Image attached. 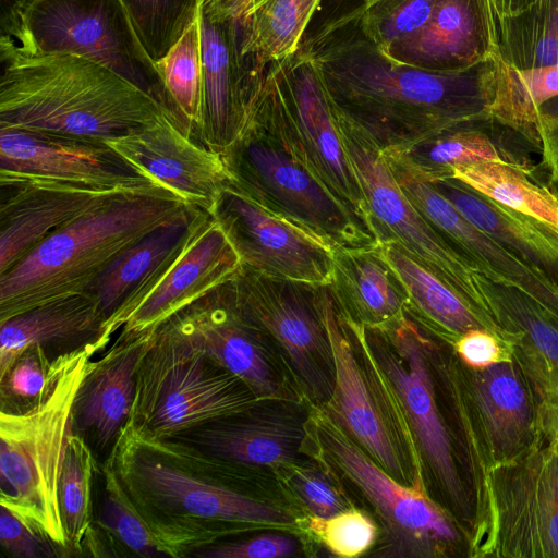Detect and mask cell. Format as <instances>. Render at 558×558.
Listing matches in <instances>:
<instances>
[{
	"label": "cell",
	"instance_id": "74e56055",
	"mask_svg": "<svg viewBox=\"0 0 558 558\" xmlns=\"http://www.w3.org/2000/svg\"><path fill=\"white\" fill-rule=\"evenodd\" d=\"M194 4L195 0H123L120 12L132 46L151 69L181 33Z\"/></svg>",
	"mask_w": 558,
	"mask_h": 558
},
{
	"label": "cell",
	"instance_id": "ee69618b",
	"mask_svg": "<svg viewBox=\"0 0 558 558\" xmlns=\"http://www.w3.org/2000/svg\"><path fill=\"white\" fill-rule=\"evenodd\" d=\"M52 361L47 359L43 347L25 351L0 381L2 391L7 390L10 396L22 399L38 398L49 385Z\"/></svg>",
	"mask_w": 558,
	"mask_h": 558
},
{
	"label": "cell",
	"instance_id": "83f0119b",
	"mask_svg": "<svg viewBox=\"0 0 558 558\" xmlns=\"http://www.w3.org/2000/svg\"><path fill=\"white\" fill-rule=\"evenodd\" d=\"M155 328L122 330L117 342L93 362L75 399L73 429L90 433L105 448L126 423L136 389V375L150 348Z\"/></svg>",
	"mask_w": 558,
	"mask_h": 558
},
{
	"label": "cell",
	"instance_id": "b9f144b4",
	"mask_svg": "<svg viewBox=\"0 0 558 558\" xmlns=\"http://www.w3.org/2000/svg\"><path fill=\"white\" fill-rule=\"evenodd\" d=\"M310 526L333 555L344 558L365 553L377 534L372 519L355 508H348L327 519L314 517Z\"/></svg>",
	"mask_w": 558,
	"mask_h": 558
},
{
	"label": "cell",
	"instance_id": "7c38bea8",
	"mask_svg": "<svg viewBox=\"0 0 558 558\" xmlns=\"http://www.w3.org/2000/svg\"><path fill=\"white\" fill-rule=\"evenodd\" d=\"M462 366V392L452 385V396L476 504L493 470L546 444L538 430L532 393L512 359L483 368L463 362Z\"/></svg>",
	"mask_w": 558,
	"mask_h": 558
},
{
	"label": "cell",
	"instance_id": "f1b7e54d",
	"mask_svg": "<svg viewBox=\"0 0 558 558\" xmlns=\"http://www.w3.org/2000/svg\"><path fill=\"white\" fill-rule=\"evenodd\" d=\"M96 301L86 293L57 299L0 323V381L33 347L77 348L110 340Z\"/></svg>",
	"mask_w": 558,
	"mask_h": 558
},
{
	"label": "cell",
	"instance_id": "4fadbf2b",
	"mask_svg": "<svg viewBox=\"0 0 558 558\" xmlns=\"http://www.w3.org/2000/svg\"><path fill=\"white\" fill-rule=\"evenodd\" d=\"M311 426L322 459L369 501L397 549L433 556L459 542L451 517L425 490L393 478L327 414L316 415Z\"/></svg>",
	"mask_w": 558,
	"mask_h": 558
},
{
	"label": "cell",
	"instance_id": "1f68e13d",
	"mask_svg": "<svg viewBox=\"0 0 558 558\" xmlns=\"http://www.w3.org/2000/svg\"><path fill=\"white\" fill-rule=\"evenodd\" d=\"M380 247L407 289L410 308L440 338L454 347L462 335L473 329L489 331L486 322L461 295L397 243H380Z\"/></svg>",
	"mask_w": 558,
	"mask_h": 558
},
{
	"label": "cell",
	"instance_id": "603a6c76",
	"mask_svg": "<svg viewBox=\"0 0 558 558\" xmlns=\"http://www.w3.org/2000/svg\"><path fill=\"white\" fill-rule=\"evenodd\" d=\"M0 174L35 177L131 193L162 189L108 144L0 129Z\"/></svg>",
	"mask_w": 558,
	"mask_h": 558
},
{
	"label": "cell",
	"instance_id": "d6986e66",
	"mask_svg": "<svg viewBox=\"0 0 558 558\" xmlns=\"http://www.w3.org/2000/svg\"><path fill=\"white\" fill-rule=\"evenodd\" d=\"M106 144L143 177L208 214L231 183L221 155L192 137L170 114Z\"/></svg>",
	"mask_w": 558,
	"mask_h": 558
},
{
	"label": "cell",
	"instance_id": "d4e9b609",
	"mask_svg": "<svg viewBox=\"0 0 558 558\" xmlns=\"http://www.w3.org/2000/svg\"><path fill=\"white\" fill-rule=\"evenodd\" d=\"M208 217L202 208L190 205L120 253L86 288L83 293L96 301L108 336L123 327Z\"/></svg>",
	"mask_w": 558,
	"mask_h": 558
},
{
	"label": "cell",
	"instance_id": "681fc988",
	"mask_svg": "<svg viewBox=\"0 0 558 558\" xmlns=\"http://www.w3.org/2000/svg\"><path fill=\"white\" fill-rule=\"evenodd\" d=\"M453 348L461 361L473 368L512 359L502 342L486 329H473L462 335Z\"/></svg>",
	"mask_w": 558,
	"mask_h": 558
},
{
	"label": "cell",
	"instance_id": "4316f807",
	"mask_svg": "<svg viewBox=\"0 0 558 558\" xmlns=\"http://www.w3.org/2000/svg\"><path fill=\"white\" fill-rule=\"evenodd\" d=\"M240 266V256L209 215L163 279L130 315L123 329L144 331L157 327L230 279Z\"/></svg>",
	"mask_w": 558,
	"mask_h": 558
},
{
	"label": "cell",
	"instance_id": "d590c367",
	"mask_svg": "<svg viewBox=\"0 0 558 558\" xmlns=\"http://www.w3.org/2000/svg\"><path fill=\"white\" fill-rule=\"evenodd\" d=\"M322 0H266L239 22L242 51L269 64L299 50Z\"/></svg>",
	"mask_w": 558,
	"mask_h": 558
},
{
	"label": "cell",
	"instance_id": "e0dca14e",
	"mask_svg": "<svg viewBox=\"0 0 558 558\" xmlns=\"http://www.w3.org/2000/svg\"><path fill=\"white\" fill-rule=\"evenodd\" d=\"M167 323L185 342L241 378L260 399L294 400L269 337L239 308L229 279Z\"/></svg>",
	"mask_w": 558,
	"mask_h": 558
},
{
	"label": "cell",
	"instance_id": "60d3db41",
	"mask_svg": "<svg viewBox=\"0 0 558 558\" xmlns=\"http://www.w3.org/2000/svg\"><path fill=\"white\" fill-rule=\"evenodd\" d=\"M105 488L98 515L104 527L138 555L146 557L177 555L173 547L149 526L132 505L111 463L106 469Z\"/></svg>",
	"mask_w": 558,
	"mask_h": 558
},
{
	"label": "cell",
	"instance_id": "44dd1931",
	"mask_svg": "<svg viewBox=\"0 0 558 558\" xmlns=\"http://www.w3.org/2000/svg\"><path fill=\"white\" fill-rule=\"evenodd\" d=\"M202 99L196 138L221 154L240 134L267 65L242 51L238 22H215L202 14Z\"/></svg>",
	"mask_w": 558,
	"mask_h": 558
},
{
	"label": "cell",
	"instance_id": "f6af8a7d",
	"mask_svg": "<svg viewBox=\"0 0 558 558\" xmlns=\"http://www.w3.org/2000/svg\"><path fill=\"white\" fill-rule=\"evenodd\" d=\"M299 551L296 539L282 534H260L250 539L208 546L195 554L201 558H288Z\"/></svg>",
	"mask_w": 558,
	"mask_h": 558
},
{
	"label": "cell",
	"instance_id": "30bf717a",
	"mask_svg": "<svg viewBox=\"0 0 558 558\" xmlns=\"http://www.w3.org/2000/svg\"><path fill=\"white\" fill-rule=\"evenodd\" d=\"M474 557L558 558V445L493 470L475 506Z\"/></svg>",
	"mask_w": 558,
	"mask_h": 558
},
{
	"label": "cell",
	"instance_id": "cb8c5ba5",
	"mask_svg": "<svg viewBox=\"0 0 558 558\" xmlns=\"http://www.w3.org/2000/svg\"><path fill=\"white\" fill-rule=\"evenodd\" d=\"M303 410L295 400L264 399L182 436L210 457L238 464L305 465L310 462L302 449L308 418Z\"/></svg>",
	"mask_w": 558,
	"mask_h": 558
},
{
	"label": "cell",
	"instance_id": "f907efd6",
	"mask_svg": "<svg viewBox=\"0 0 558 558\" xmlns=\"http://www.w3.org/2000/svg\"><path fill=\"white\" fill-rule=\"evenodd\" d=\"M265 1L266 0H219L213 8L203 11V14L208 20L215 22H241L252 15Z\"/></svg>",
	"mask_w": 558,
	"mask_h": 558
},
{
	"label": "cell",
	"instance_id": "5bb4252c",
	"mask_svg": "<svg viewBox=\"0 0 558 558\" xmlns=\"http://www.w3.org/2000/svg\"><path fill=\"white\" fill-rule=\"evenodd\" d=\"M268 65L278 85L286 136L295 154L336 198L369 225L357 175L314 61L299 49Z\"/></svg>",
	"mask_w": 558,
	"mask_h": 558
},
{
	"label": "cell",
	"instance_id": "ab89813d",
	"mask_svg": "<svg viewBox=\"0 0 558 558\" xmlns=\"http://www.w3.org/2000/svg\"><path fill=\"white\" fill-rule=\"evenodd\" d=\"M93 452L83 435L72 432L68 438L59 498L69 546L80 549L92 522Z\"/></svg>",
	"mask_w": 558,
	"mask_h": 558
},
{
	"label": "cell",
	"instance_id": "4dcf8cb0",
	"mask_svg": "<svg viewBox=\"0 0 558 558\" xmlns=\"http://www.w3.org/2000/svg\"><path fill=\"white\" fill-rule=\"evenodd\" d=\"M429 182L481 231L554 278L558 275V231L477 193L457 179Z\"/></svg>",
	"mask_w": 558,
	"mask_h": 558
},
{
	"label": "cell",
	"instance_id": "ffe728a7",
	"mask_svg": "<svg viewBox=\"0 0 558 558\" xmlns=\"http://www.w3.org/2000/svg\"><path fill=\"white\" fill-rule=\"evenodd\" d=\"M393 175L425 221L480 274L495 284L519 289L558 314V282L553 276L472 225L420 174L400 166Z\"/></svg>",
	"mask_w": 558,
	"mask_h": 558
},
{
	"label": "cell",
	"instance_id": "9c48e42d",
	"mask_svg": "<svg viewBox=\"0 0 558 558\" xmlns=\"http://www.w3.org/2000/svg\"><path fill=\"white\" fill-rule=\"evenodd\" d=\"M336 120L345 151L357 175L366 203L367 219L379 244L397 243L461 295L498 338L494 303L485 290V277L456 252L417 213L399 187L378 146L339 116Z\"/></svg>",
	"mask_w": 558,
	"mask_h": 558
},
{
	"label": "cell",
	"instance_id": "2e32d148",
	"mask_svg": "<svg viewBox=\"0 0 558 558\" xmlns=\"http://www.w3.org/2000/svg\"><path fill=\"white\" fill-rule=\"evenodd\" d=\"M113 7V0H19L3 21L2 35L28 51L96 60L148 89Z\"/></svg>",
	"mask_w": 558,
	"mask_h": 558
},
{
	"label": "cell",
	"instance_id": "bcb514c9",
	"mask_svg": "<svg viewBox=\"0 0 558 558\" xmlns=\"http://www.w3.org/2000/svg\"><path fill=\"white\" fill-rule=\"evenodd\" d=\"M521 98L530 122L541 137L542 107L558 97V63L529 70H517Z\"/></svg>",
	"mask_w": 558,
	"mask_h": 558
},
{
	"label": "cell",
	"instance_id": "ac0fdd59",
	"mask_svg": "<svg viewBox=\"0 0 558 558\" xmlns=\"http://www.w3.org/2000/svg\"><path fill=\"white\" fill-rule=\"evenodd\" d=\"M240 256L241 264L266 276L329 283L333 250L272 214L234 184H228L210 214Z\"/></svg>",
	"mask_w": 558,
	"mask_h": 558
},
{
	"label": "cell",
	"instance_id": "9f6ffc18",
	"mask_svg": "<svg viewBox=\"0 0 558 558\" xmlns=\"http://www.w3.org/2000/svg\"><path fill=\"white\" fill-rule=\"evenodd\" d=\"M550 184H551V190L554 191V193L558 196V181H550Z\"/></svg>",
	"mask_w": 558,
	"mask_h": 558
},
{
	"label": "cell",
	"instance_id": "c3c4849f",
	"mask_svg": "<svg viewBox=\"0 0 558 558\" xmlns=\"http://www.w3.org/2000/svg\"><path fill=\"white\" fill-rule=\"evenodd\" d=\"M372 0H322L303 36L299 49H306L330 32L361 14Z\"/></svg>",
	"mask_w": 558,
	"mask_h": 558
},
{
	"label": "cell",
	"instance_id": "7bdbcfd3",
	"mask_svg": "<svg viewBox=\"0 0 558 558\" xmlns=\"http://www.w3.org/2000/svg\"><path fill=\"white\" fill-rule=\"evenodd\" d=\"M288 483L314 517L327 519L350 508L347 499L322 470L305 465H289Z\"/></svg>",
	"mask_w": 558,
	"mask_h": 558
},
{
	"label": "cell",
	"instance_id": "7402d4cb",
	"mask_svg": "<svg viewBox=\"0 0 558 558\" xmlns=\"http://www.w3.org/2000/svg\"><path fill=\"white\" fill-rule=\"evenodd\" d=\"M129 193L0 174V275L59 229Z\"/></svg>",
	"mask_w": 558,
	"mask_h": 558
},
{
	"label": "cell",
	"instance_id": "836d02e7",
	"mask_svg": "<svg viewBox=\"0 0 558 558\" xmlns=\"http://www.w3.org/2000/svg\"><path fill=\"white\" fill-rule=\"evenodd\" d=\"M449 178L558 231V196L531 180L522 163L474 161L454 167Z\"/></svg>",
	"mask_w": 558,
	"mask_h": 558
},
{
	"label": "cell",
	"instance_id": "f35d334b",
	"mask_svg": "<svg viewBox=\"0 0 558 558\" xmlns=\"http://www.w3.org/2000/svg\"><path fill=\"white\" fill-rule=\"evenodd\" d=\"M436 1L372 0L356 20L337 29L352 32L387 54L426 25Z\"/></svg>",
	"mask_w": 558,
	"mask_h": 558
},
{
	"label": "cell",
	"instance_id": "6f0895ef",
	"mask_svg": "<svg viewBox=\"0 0 558 558\" xmlns=\"http://www.w3.org/2000/svg\"><path fill=\"white\" fill-rule=\"evenodd\" d=\"M113 1L117 3V5H118V8L120 10L121 7H122L123 0H113Z\"/></svg>",
	"mask_w": 558,
	"mask_h": 558
},
{
	"label": "cell",
	"instance_id": "9a60e30c",
	"mask_svg": "<svg viewBox=\"0 0 558 558\" xmlns=\"http://www.w3.org/2000/svg\"><path fill=\"white\" fill-rule=\"evenodd\" d=\"M114 460L132 494L168 514L195 519L284 526L293 523L286 510L254 499L162 460L149 445L125 427Z\"/></svg>",
	"mask_w": 558,
	"mask_h": 558
},
{
	"label": "cell",
	"instance_id": "8992f818",
	"mask_svg": "<svg viewBox=\"0 0 558 558\" xmlns=\"http://www.w3.org/2000/svg\"><path fill=\"white\" fill-rule=\"evenodd\" d=\"M259 400L241 378L191 347L162 322L141 361L135 398L124 426L142 438L165 441L243 412Z\"/></svg>",
	"mask_w": 558,
	"mask_h": 558
},
{
	"label": "cell",
	"instance_id": "ba28073f",
	"mask_svg": "<svg viewBox=\"0 0 558 558\" xmlns=\"http://www.w3.org/2000/svg\"><path fill=\"white\" fill-rule=\"evenodd\" d=\"M361 325V324H360ZM366 344L392 389L421 457L423 471L451 515L472 523L470 495L432 375L430 328L408 305L380 325H361Z\"/></svg>",
	"mask_w": 558,
	"mask_h": 558
},
{
	"label": "cell",
	"instance_id": "db71d44e",
	"mask_svg": "<svg viewBox=\"0 0 558 558\" xmlns=\"http://www.w3.org/2000/svg\"><path fill=\"white\" fill-rule=\"evenodd\" d=\"M554 104L550 110L542 108V121L545 126L558 132V102Z\"/></svg>",
	"mask_w": 558,
	"mask_h": 558
},
{
	"label": "cell",
	"instance_id": "7dc6e473",
	"mask_svg": "<svg viewBox=\"0 0 558 558\" xmlns=\"http://www.w3.org/2000/svg\"><path fill=\"white\" fill-rule=\"evenodd\" d=\"M0 543L16 558H41L54 556L49 541L29 524L0 505ZM51 544V543H50Z\"/></svg>",
	"mask_w": 558,
	"mask_h": 558
},
{
	"label": "cell",
	"instance_id": "f546056e",
	"mask_svg": "<svg viewBox=\"0 0 558 558\" xmlns=\"http://www.w3.org/2000/svg\"><path fill=\"white\" fill-rule=\"evenodd\" d=\"M330 286L349 317L361 325H380L399 315L409 294L380 244L333 251Z\"/></svg>",
	"mask_w": 558,
	"mask_h": 558
},
{
	"label": "cell",
	"instance_id": "f5cc1de1",
	"mask_svg": "<svg viewBox=\"0 0 558 558\" xmlns=\"http://www.w3.org/2000/svg\"><path fill=\"white\" fill-rule=\"evenodd\" d=\"M553 138L549 150L543 156V160L550 172V181H558V132L545 126Z\"/></svg>",
	"mask_w": 558,
	"mask_h": 558
},
{
	"label": "cell",
	"instance_id": "8d00e7d4",
	"mask_svg": "<svg viewBox=\"0 0 558 558\" xmlns=\"http://www.w3.org/2000/svg\"><path fill=\"white\" fill-rule=\"evenodd\" d=\"M494 25L508 65L523 71L558 63V0H538L514 16L494 17Z\"/></svg>",
	"mask_w": 558,
	"mask_h": 558
},
{
	"label": "cell",
	"instance_id": "6da1fadb",
	"mask_svg": "<svg viewBox=\"0 0 558 558\" xmlns=\"http://www.w3.org/2000/svg\"><path fill=\"white\" fill-rule=\"evenodd\" d=\"M300 50L314 61L333 110L381 151L407 148L464 121H505L513 109L517 70L499 56L460 72H428L344 29Z\"/></svg>",
	"mask_w": 558,
	"mask_h": 558
},
{
	"label": "cell",
	"instance_id": "52a82bcc",
	"mask_svg": "<svg viewBox=\"0 0 558 558\" xmlns=\"http://www.w3.org/2000/svg\"><path fill=\"white\" fill-rule=\"evenodd\" d=\"M325 322L335 367L326 414L393 478L425 490L421 457L403 412L361 325L349 317L333 290Z\"/></svg>",
	"mask_w": 558,
	"mask_h": 558
},
{
	"label": "cell",
	"instance_id": "5b68a950",
	"mask_svg": "<svg viewBox=\"0 0 558 558\" xmlns=\"http://www.w3.org/2000/svg\"><path fill=\"white\" fill-rule=\"evenodd\" d=\"M189 206L165 189L129 193L59 229L0 275V323L83 293L120 253Z\"/></svg>",
	"mask_w": 558,
	"mask_h": 558
},
{
	"label": "cell",
	"instance_id": "277c9868",
	"mask_svg": "<svg viewBox=\"0 0 558 558\" xmlns=\"http://www.w3.org/2000/svg\"><path fill=\"white\" fill-rule=\"evenodd\" d=\"M97 339L62 352L52 361L46 390L24 411L1 410L0 505L52 545L68 549L59 485L73 409L92 367V356L106 347Z\"/></svg>",
	"mask_w": 558,
	"mask_h": 558
},
{
	"label": "cell",
	"instance_id": "7a4b0ae2",
	"mask_svg": "<svg viewBox=\"0 0 558 558\" xmlns=\"http://www.w3.org/2000/svg\"><path fill=\"white\" fill-rule=\"evenodd\" d=\"M0 57V129L106 143L165 114L179 121L163 98L96 60L28 51L4 35Z\"/></svg>",
	"mask_w": 558,
	"mask_h": 558
},
{
	"label": "cell",
	"instance_id": "816d5d0a",
	"mask_svg": "<svg viewBox=\"0 0 558 558\" xmlns=\"http://www.w3.org/2000/svg\"><path fill=\"white\" fill-rule=\"evenodd\" d=\"M538 0H488L493 16L505 19L514 16L531 8Z\"/></svg>",
	"mask_w": 558,
	"mask_h": 558
},
{
	"label": "cell",
	"instance_id": "484cf974",
	"mask_svg": "<svg viewBox=\"0 0 558 558\" xmlns=\"http://www.w3.org/2000/svg\"><path fill=\"white\" fill-rule=\"evenodd\" d=\"M386 56L436 73L464 71L499 56L488 0H437L426 25Z\"/></svg>",
	"mask_w": 558,
	"mask_h": 558
},
{
	"label": "cell",
	"instance_id": "e575fe53",
	"mask_svg": "<svg viewBox=\"0 0 558 558\" xmlns=\"http://www.w3.org/2000/svg\"><path fill=\"white\" fill-rule=\"evenodd\" d=\"M202 14L201 0H195L193 12L179 36L153 63V70L168 95L171 110L195 140L203 82Z\"/></svg>",
	"mask_w": 558,
	"mask_h": 558
},
{
	"label": "cell",
	"instance_id": "3957f363",
	"mask_svg": "<svg viewBox=\"0 0 558 558\" xmlns=\"http://www.w3.org/2000/svg\"><path fill=\"white\" fill-rule=\"evenodd\" d=\"M220 155L232 184L333 251L379 244L369 225L336 198L290 145L269 65L240 134Z\"/></svg>",
	"mask_w": 558,
	"mask_h": 558
},
{
	"label": "cell",
	"instance_id": "8fae6325",
	"mask_svg": "<svg viewBox=\"0 0 558 558\" xmlns=\"http://www.w3.org/2000/svg\"><path fill=\"white\" fill-rule=\"evenodd\" d=\"M229 283L240 311L269 337L302 390L325 407L335 388L325 322L330 283L270 277L242 264Z\"/></svg>",
	"mask_w": 558,
	"mask_h": 558
},
{
	"label": "cell",
	"instance_id": "11a10c76",
	"mask_svg": "<svg viewBox=\"0 0 558 558\" xmlns=\"http://www.w3.org/2000/svg\"><path fill=\"white\" fill-rule=\"evenodd\" d=\"M219 0H201L203 11H207L213 8Z\"/></svg>",
	"mask_w": 558,
	"mask_h": 558
},
{
	"label": "cell",
	"instance_id": "d6a6232c",
	"mask_svg": "<svg viewBox=\"0 0 558 558\" xmlns=\"http://www.w3.org/2000/svg\"><path fill=\"white\" fill-rule=\"evenodd\" d=\"M490 121L489 117L464 121L407 148L384 153L397 156L428 181L449 178L454 167L474 161L519 163L493 142L487 132Z\"/></svg>",
	"mask_w": 558,
	"mask_h": 558
}]
</instances>
